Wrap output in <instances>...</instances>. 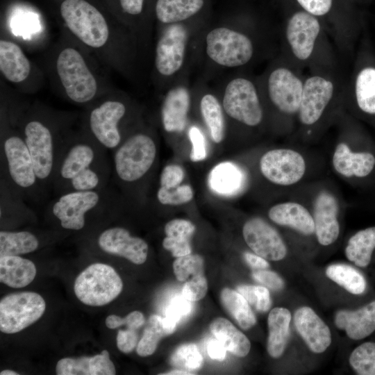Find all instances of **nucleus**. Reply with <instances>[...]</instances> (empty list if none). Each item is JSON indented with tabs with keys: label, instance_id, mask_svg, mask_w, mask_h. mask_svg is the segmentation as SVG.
<instances>
[{
	"label": "nucleus",
	"instance_id": "f257e3e1",
	"mask_svg": "<svg viewBox=\"0 0 375 375\" xmlns=\"http://www.w3.org/2000/svg\"><path fill=\"white\" fill-rule=\"evenodd\" d=\"M112 172L107 150L90 135L63 140L51 188L60 194L108 186Z\"/></svg>",
	"mask_w": 375,
	"mask_h": 375
},
{
	"label": "nucleus",
	"instance_id": "f03ea898",
	"mask_svg": "<svg viewBox=\"0 0 375 375\" xmlns=\"http://www.w3.org/2000/svg\"><path fill=\"white\" fill-rule=\"evenodd\" d=\"M158 156L154 137L146 131L128 134L113 151L112 173L117 185L128 196L140 200L143 185Z\"/></svg>",
	"mask_w": 375,
	"mask_h": 375
},
{
	"label": "nucleus",
	"instance_id": "7ed1b4c3",
	"mask_svg": "<svg viewBox=\"0 0 375 375\" xmlns=\"http://www.w3.org/2000/svg\"><path fill=\"white\" fill-rule=\"evenodd\" d=\"M254 53L250 38L227 25H217L199 31L194 59L201 58L218 70L235 69L247 64Z\"/></svg>",
	"mask_w": 375,
	"mask_h": 375
},
{
	"label": "nucleus",
	"instance_id": "20e7f679",
	"mask_svg": "<svg viewBox=\"0 0 375 375\" xmlns=\"http://www.w3.org/2000/svg\"><path fill=\"white\" fill-rule=\"evenodd\" d=\"M201 28L191 23L163 26L158 37L154 58L156 71L168 88L188 74L194 60L197 35Z\"/></svg>",
	"mask_w": 375,
	"mask_h": 375
},
{
	"label": "nucleus",
	"instance_id": "39448f33",
	"mask_svg": "<svg viewBox=\"0 0 375 375\" xmlns=\"http://www.w3.org/2000/svg\"><path fill=\"white\" fill-rule=\"evenodd\" d=\"M47 206V212L62 228L78 231L86 226L88 218L93 215L108 213L121 206V199L107 186L57 194Z\"/></svg>",
	"mask_w": 375,
	"mask_h": 375
},
{
	"label": "nucleus",
	"instance_id": "423d86ee",
	"mask_svg": "<svg viewBox=\"0 0 375 375\" xmlns=\"http://www.w3.org/2000/svg\"><path fill=\"white\" fill-rule=\"evenodd\" d=\"M0 153L1 178L24 199H39L44 190L38 178L33 158L22 135H3Z\"/></svg>",
	"mask_w": 375,
	"mask_h": 375
},
{
	"label": "nucleus",
	"instance_id": "0eeeda50",
	"mask_svg": "<svg viewBox=\"0 0 375 375\" xmlns=\"http://www.w3.org/2000/svg\"><path fill=\"white\" fill-rule=\"evenodd\" d=\"M216 92L226 120L255 128L260 126L264 112L257 88L252 81L236 76L226 78Z\"/></svg>",
	"mask_w": 375,
	"mask_h": 375
},
{
	"label": "nucleus",
	"instance_id": "6e6552de",
	"mask_svg": "<svg viewBox=\"0 0 375 375\" xmlns=\"http://www.w3.org/2000/svg\"><path fill=\"white\" fill-rule=\"evenodd\" d=\"M308 166L305 155L299 149L290 147L267 150L258 160L261 176L279 188H292L303 181Z\"/></svg>",
	"mask_w": 375,
	"mask_h": 375
},
{
	"label": "nucleus",
	"instance_id": "1a4fd4ad",
	"mask_svg": "<svg viewBox=\"0 0 375 375\" xmlns=\"http://www.w3.org/2000/svg\"><path fill=\"white\" fill-rule=\"evenodd\" d=\"M122 281L110 265L97 262L90 265L77 276L74 290L84 304L101 306L113 301L121 293Z\"/></svg>",
	"mask_w": 375,
	"mask_h": 375
},
{
	"label": "nucleus",
	"instance_id": "9d476101",
	"mask_svg": "<svg viewBox=\"0 0 375 375\" xmlns=\"http://www.w3.org/2000/svg\"><path fill=\"white\" fill-rule=\"evenodd\" d=\"M60 14L69 30L87 45L99 48L109 35L108 26L102 14L85 0H65Z\"/></svg>",
	"mask_w": 375,
	"mask_h": 375
},
{
	"label": "nucleus",
	"instance_id": "9b49d317",
	"mask_svg": "<svg viewBox=\"0 0 375 375\" xmlns=\"http://www.w3.org/2000/svg\"><path fill=\"white\" fill-rule=\"evenodd\" d=\"M57 72L68 97L76 103H87L95 96L97 81L81 53L66 48L57 59Z\"/></svg>",
	"mask_w": 375,
	"mask_h": 375
},
{
	"label": "nucleus",
	"instance_id": "f8f14e48",
	"mask_svg": "<svg viewBox=\"0 0 375 375\" xmlns=\"http://www.w3.org/2000/svg\"><path fill=\"white\" fill-rule=\"evenodd\" d=\"M45 309L44 299L36 292L8 294L0 301V330L8 334L19 332L38 321Z\"/></svg>",
	"mask_w": 375,
	"mask_h": 375
},
{
	"label": "nucleus",
	"instance_id": "ddd939ff",
	"mask_svg": "<svg viewBox=\"0 0 375 375\" xmlns=\"http://www.w3.org/2000/svg\"><path fill=\"white\" fill-rule=\"evenodd\" d=\"M126 114L127 107L124 102L103 101L89 115L90 135L103 149L113 151L126 138L120 125Z\"/></svg>",
	"mask_w": 375,
	"mask_h": 375
},
{
	"label": "nucleus",
	"instance_id": "4468645a",
	"mask_svg": "<svg viewBox=\"0 0 375 375\" xmlns=\"http://www.w3.org/2000/svg\"><path fill=\"white\" fill-rule=\"evenodd\" d=\"M311 212L315 222V234L322 246L333 244L340 232L339 214L341 201L333 188L322 187L313 193Z\"/></svg>",
	"mask_w": 375,
	"mask_h": 375
},
{
	"label": "nucleus",
	"instance_id": "2eb2a0df",
	"mask_svg": "<svg viewBox=\"0 0 375 375\" xmlns=\"http://www.w3.org/2000/svg\"><path fill=\"white\" fill-rule=\"evenodd\" d=\"M191 88L187 74L167 88L160 108L161 123L166 133L179 134L187 129L193 102Z\"/></svg>",
	"mask_w": 375,
	"mask_h": 375
},
{
	"label": "nucleus",
	"instance_id": "dca6fc26",
	"mask_svg": "<svg viewBox=\"0 0 375 375\" xmlns=\"http://www.w3.org/2000/svg\"><path fill=\"white\" fill-rule=\"evenodd\" d=\"M242 235L253 253L267 260H280L287 254V247L281 235L261 217L247 219L242 226Z\"/></svg>",
	"mask_w": 375,
	"mask_h": 375
},
{
	"label": "nucleus",
	"instance_id": "f3484780",
	"mask_svg": "<svg viewBox=\"0 0 375 375\" xmlns=\"http://www.w3.org/2000/svg\"><path fill=\"white\" fill-rule=\"evenodd\" d=\"M331 165L343 178H366L375 170V152L367 148H353L346 141H339L332 152Z\"/></svg>",
	"mask_w": 375,
	"mask_h": 375
},
{
	"label": "nucleus",
	"instance_id": "a211bd4d",
	"mask_svg": "<svg viewBox=\"0 0 375 375\" xmlns=\"http://www.w3.org/2000/svg\"><path fill=\"white\" fill-rule=\"evenodd\" d=\"M267 92L272 104L285 115L298 114L303 85L290 70L278 67L267 80Z\"/></svg>",
	"mask_w": 375,
	"mask_h": 375
},
{
	"label": "nucleus",
	"instance_id": "6ab92c4d",
	"mask_svg": "<svg viewBox=\"0 0 375 375\" xmlns=\"http://www.w3.org/2000/svg\"><path fill=\"white\" fill-rule=\"evenodd\" d=\"M97 244L103 252L123 257L136 265L143 264L149 253L145 240L133 236L127 229L120 226L102 231L97 238Z\"/></svg>",
	"mask_w": 375,
	"mask_h": 375
},
{
	"label": "nucleus",
	"instance_id": "aec40b11",
	"mask_svg": "<svg viewBox=\"0 0 375 375\" xmlns=\"http://www.w3.org/2000/svg\"><path fill=\"white\" fill-rule=\"evenodd\" d=\"M192 90L210 139L215 144H220L226 136L227 120L217 93L202 81L192 87Z\"/></svg>",
	"mask_w": 375,
	"mask_h": 375
},
{
	"label": "nucleus",
	"instance_id": "412c9836",
	"mask_svg": "<svg viewBox=\"0 0 375 375\" xmlns=\"http://www.w3.org/2000/svg\"><path fill=\"white\" fill-rule=\"evenodd\" d=\"M333 83L321 76L308 78L303 88L298 117L301 124L310 126L323 115L333 95Z\"/></svg>",
	"mask_w": 375,
	"mask_h": 375
},
{
	"label": "nucleus",
	"instance_id": "4be33fe9",
	"mask_svg": "<svg viewBox=\"0 0 375 375\" xmlns=\"http://www.w3.org/2000/svg\"><path fill=\"white\" fill-rule=\"evenodd\" d=\"M320 25L314 15L307 12H298L290 19L286 37L294 56L306 60L311 55Z\"/></svg>",
	"mask_w": 375,
	"mask_h": 375
},
{
	"label": "nucleus",
	"instance_id": "5701e85b",
	"mask_svg": "<svg viewBox=\"0 0 375 375\" xmlns=\"http://www.w3.org/2000/svg\"><path fill=\"white\" fill-rule=\"evenodd\" d=\"M306 206L299 201L287 200L272 205L267 215L279 226L290 228L304 235H311L315 234V222Z\"/></svg>",
	"mask_w": 375,
	"mask_h": 375
},
{
	"label": "nucleus",
	"instance_id": "b1692460",
	"mask_svg": "<svg viewBox=\"0 0 375 375\" xmlns=\"http://www.w3.org/2000/svg\"><path fill=\"white\" fill-rule=\"evenodd\" d=\"M294 322L298 333L311 351L320 353L330 346V329L312 308L303 306L297 309Z\"/></svg>",
	"mask_w": 375,
	"mask_h": 375
},
{
	"label": "nucleus",
	"instance_id": "393cba45",
	"mask_svg": "<svg viewBox=\"0 0 375 375\" xmlns=\"http://www.w3.org/2000/svg\"><path fill=\"white\" fill-rule=\"evenodd\" d=\"M58 375H113L115 365L109 353L103 350L94 356L77 358H64L59 360L56 368Z\"/></svg>",
	"mask_w": 375,
	"mask_h": 375
},
{
	"label": "nucleus",
	"instance_id": "a878e982",
	"mask_svg": "<svg viewBox=\"0 0 375 375\" xmlns=\"http://www.w3.org/2000/svg\"><path fill=\"white\" fill-rule=\"evenodd\" d=\"M335 323L352 340H361L369 336L375 331V301L356 310L338 311Z\"/></svg>",
	"mask_w": 375,
	"mask_h": 375
},
{
	"label": "nucleus",
	"instance_id": "bb28decb",
	"mask_svg": "<svg viewBox=\"0 0 375 375\" xmlns=\"http://www.w3.org/2000/svg\"><path fill=\"white\" fill-rule=\"evenodd\" d=\"M204 3V0H157L156 16L162 26L190 22Z\"/></svg>",
	"mask_w": 375,
	"mask_h": 375
},
{
	"label": "nucleus",
	"instance_id": "cd10ccee",
	"mask_svg": "<svg viewBox=\"0 0 375 375\" xmlns=\"http://www.w3.org/2000/svg\"><path fill=\"white\" fill-rule=\"evenodd\" d=\"M36 275L35 264L19 256L0 257V281L13 288H21L30 284Z\"/></svg>",
	"mask_w": 375,
	"mask_h": 375
},
{
	"label": "nucleus",
	"instance_id": "c85d7f7f",
	"mask_svg": "<svg viewBox=\"0 0 375 375\" xmlns=\"http://www.w3.org/2000/svg\"><path fill=\"white\" fill-rule=\"evenodd\" d=\"M0 69L8 81L19 83L29 75L31 65L17 44L3 40L0 41Z\"/></svg>",
	"mask_w": 375,
	"mask_h": 375
},
{
	"label": "nucleus",
	"instance_id": "c756f323",
	"mask_svg": "<svg viewBox=\"0 0 375 375\" xmlns=\"http://www.w3.org/2000/svg\"><path fill=\"white\" fill-rule=\"evenodd\" d=\"M291 313L285 308H273L267 319L269 335L267 349L269 356L274 358L281 357L287 346L289 334Z\"/></svg>",
	"mask_w": 375,
	"mask_h": 375
},
{
	"label": "nucleus",
	"instance_id": "7c9ffc66",
	"mask_svg": "<svg viewBox=\"0 0 375 375\" xmlns=\"http://www.w3.org/2000/svg\"><path fill=\"white\" fill-rule=\"evenodd\" d=\"M194 224L185 219H174L165 225V237L162 247L178 258L192 253L190 240L195 231Z\"/></svg>",
	"mask_w": 375,
	"mask_h": 375
},
{
	"label": "nucleus",
	"instance_id": "2f4dec72",
	"mask_svg": "<svg viewBox=\"0 0 375 375\" xmlns=\"http://www.w3.org/2000/svg\"><path fill=\"white\" fill-rule=\"evenodd\" d=\"M245 177L242 169L235 164L224 162L211 170L208 183L210 188L222 195H233L242 189Z\"/></svg>",
	"mask_w": 375,
	"mask_h": 375
},
{
	"label": "nucleus",
	"instance_id": "473e14b6",
	"mask_svg": "<svg viewBox=\"0 0 375 375\" xmlns=\"http://www.w3.org/2000/svg\"><path fill=\"white\" fill-rule=\"evenodd\" d=\"M210 330L233 355L244 357L249 353L251 349L249 340L228 319L223 317L215 319L210 324Z\"/></svg>",
	"mask_w": 375,
	"mask_h": 375
},
{
	"label": "nucleus",
	"instance_id": "72a5a7b5",
	"mask_svg": "<svg viewBox=\"0 0 375 375\" xmlns=\"http://www.w3.org/2000/svg\"><path fill=\"white\" fill-rule=\"evenodd\" d=\"M375 249V226L368 227L356 232L348 240L345 255L356 265L365 267L371 262Z\"/></svg>",
	"mask_w": 375,
	"mask_h": 375
},
{
	"label": "nucleus",
	"instance_id": "f704fd0d",
	"mask_svg": "<svg viewBox=\"0 0 375 375\" xmlns=\"http://www.w3.org/2000/svg\"><path fill=\"white\" fill-rule=\"evenodd\" d=\"M40 246L38 237L27 231L0 232V257L32 253Z\"/></svg>",
	"mask_w": 375,
	"mask_h": 375
},
{
	"label": "nucleus",
	"instance_id": "c9c22d12",
	"mask_svg": "<svg viewBox=\"0 0 375 375\" xmlns=\"http://www.w3.org/2000/svg\"><path fill=\"white\" fill-rule=\"evenodd\" d=\"M220 299L225 309L242 329H249L256 324V318L249 303L239 292L224 288Z\"/></svg>",
	"mask_w": 375,
	"mask_h": 375
},
{
	"label": "nucleus",
	"instance_id": "e433bc0d",
	"mask_svg": "<svg viewBox=\"0 0 375 375\" xmlns=\"http://www.w3.org/2000/svg\"><path fill=\"white\" fill-rule=\"evenodd\" d=\"M326 274L331 280L353 294H361L366 289L365 277L357 269L348 265H331L327 267Z\"/></svg>",
	"mask_w": 375,
	"mask_h": 375
},
{
	"label": "nucleus",
	"instance_id": "4c0bfd02",
	"mask_svg": "<svg viewBox=\"0 0 375 375\" xmlns=\"http://www.w3.org/2000/svg\"><path fill=\"white\" fill-rule=\"evenodd\" d=\"M356 98L358 106L362 112L375 115V68L367 67L358 74Z\"/></svg>",
	"mask_w": 375,
	"mask_h": 375
},
{
	"label": "nucleus",
	"instance_id": "58836bf2",
	"mask_svg": "<svg viewBox=\"0 0 375 375\" xmlns=\"http://www.w3.org/2000/svg\"><path fill=\"white\" fill-rule=\"evenodd\" d=\"M168 335L170 333L165 326L163 318L157 315H151L149 318L143 335L138 343V354L143 357L153 354L160 339Z\"/></svg>",
	"mask_w": 375,
	"mask_h": 375
},
{
	"label": "nucleus",
	"instance_id": "ea45409f",
	"mask_svg": "<svg viewBox=\"0 0 375 375\" xmlns=\"http://www.w3.org/2000/svg\"><path fill=\"white\" fill-rule=\"evenodd\" d=\"M349 363L359 375H375V342H367L351 353Z\"/></svg>",
	"mask_w": 375,
	"mask_h": 375
},
{
	"label": "nucleus",
	"instance_id": "a19ab883",
	"mask_svg": "<svg viewBox=\"0 0 375 375\" xmlns=\"http://www.w3.org/2000/svg\"><path fill=\"white\" fill-rule=\"evenodd\" d=\"M170 362L183 370H196L202 366L203 357L194 344H184L175 350Z\"/></svg>",
	"mask_w": 375,
	"mask_h": 375
},
{
	"label": "nucleus",
	"instance_id": "79ce46f5",
	"mask_svg": "<svg viewBox=\"0 0 375 375\" xmlns=\"http://www.w3.org/2000/svg\"><path fill=\"white\" fill-rule=\"evenodd\" d=\"M173 270L178 281H188L190 276L203 274V259L192 253L178 257L173 262Z\"/></svg>",
	"mask_w": 375,
	"mask_h": 375
},
{
	"label": "nucleus",
	"instance_id": "37998d69",
	"mask_svg": "<svg viewBox=\"0 0 375 375\" xmlns=\"http://www.w3.org/2000/svg\"><path fill=\"white\" fill-rule=\"evenodd\" d=\"M194 190L187 184L180 185L173 188L158 187L156 199L159 203L164 206H180L192 200Z\"/></svg>",
	"mask_w": 375,
	"mask_h": 375
},
{
	"label": "nucleus",
	"instance_id": "c03bdc74",
	"mask_svg": "<svg viewBox=\"0 0 375 375\" xmlns=\"http://www.w3.org/2000/svg\"><path fill=\"white\" fill-rule=\"evenodd\" d=\"M237 291L259 312H266L271 307L269 292L263 286L241 285L238 286Z\"/></svg>",
	"mask_w": 375,
	"mask_h": 375
},
{
	"label": "nucleus",
	"instance_id": "a18cd8bd",
	"mask_svg": "<svg viewBox=\"0 0 375 375\" xmlns=\"http://www.w3.org/2000/svg\"><path fill=\"white\" fill-rule=\"evenodd\" d=\"M190 301L183 295L176 296L170 301L169 305L166 308L165 317H163L165 324L169 328L175 331L177 324L182 317L186 316L190 312L192 306Z\"/></svg>",
	"mask_w": 375,
	"mask_h": 375
},
{
	"label": "nucleus",
	"instance_id": "49530a36",
	"mask_svg": "<svg viewBox=\"0 0 375 375\" xmlns=\"http://www.w3.org/2000/svg\"><path fill=\"white\" fill-rule=\"evenodd\" d=\"M188 135L192 144L190 160L192 162L203 160L207 156L206 142L201 129L197 125H192L188 128Z\"/></svg>",
	"mask_w": 375,
	"mask_h": 375
},
{
	"label": "nucleus",
	"instance_id": "de8ad7c7",
	"mask_svg": "<svg viewBox=\"0 0 375 375\" xmlns=\"http://www.w3.org/2000/svg\"><path fill=\"white\" fill-rule=\"evenodd\" d=\"M208 291V283L204 274L191 277L184 284L182 295L190 301H196L203 299Z\"/></svg>",
	"mask_w": 375,
	"mask_h": 375
},
{
	"label": "nucleus",
	"instance_id": "09e8293b",
	"mask_svg": "<svg viewBox=\"0 0 375 375\" xmlns=\"http://www.w3.org/2000/svg\"><path fill=\"white\" fill-rule=\"evenodd\" d=\"M143 314L140 311H133L125 317L122 318L115 315H110L106 319V325L108 328L114 329L120 326L126 325L127 328L136 330L144 324Z\"/></svg>",
	"mask_w": 375,
	"mask_h": 375
},
{
	"label": "nucleus",
	"instance_id": "8fccbe9b",
	"mask_svg": "<svg viewBox=\"0 0 375 375\" xmlns=\"http://www.w3.org/2000/svg\"><path fill=\"white\" fill-rule=\"evenodd\" d=\"M185 178L183 169L178 165H167L159 177V187L173 188L181 185Z\"/></svg>",
	"mask_w": 375,
	"mask_h": 375
},
{
	"label": "nucleus",
	"instance_id": "3c124183",
	"mask_svg": "<svg viewBox=\"0 0 375 375\" xmlns=\"http://www.w3.org/2000/svg\"><path fill=\"white\" fill-rule=\"evenodd\" d=\"M252 276L258 283L275 290H281L284 285L282 278L275 272L262 269L255 272Z\"/></svg>",
	"mask_w": 375,
	"mask_h": 375
},
{
	"label": "nucleus",
	"instance_id": "603ef678",
	"mask_svg": "<svg viewBox=\"0 0 375 375\" xmlns=\"http://www.w3.org/2000/svg\"><path fill=\"white\" fill-rule=\"evenodd\" d=\"M138 344V335L135 330L127 328L119 330L117 335V345L119 351L124 353L131 352Z\"/></svg>",
	"mask_w": 375,
	"mask_h": 375
},
{
	"label": "nucleus",
	"instance_id": "864d4df0",
	"mask_svg": "<svg viewBox=\"0 0 375 375\" xmlns=\"http://www.w3.org/2000/svg\"><path fill=\"white\" fill-rule=\"evenodd\" d=\"M305 10L316 16L326 14L331 10L332 0H297Z\"/></svg>",
	"mask_w": 375,
	"mask_h": 375
},
{
	"label": "nucleus",
	"instance_id": "5fc2aeb1",
	"mask_svg": "<svg viewBox=\"0 0 375 375\" xmlns=\"http://www.w3.org/2000/svg\"><path fill=\"white\" fill-rule=\"evenodd\" d=\"M207 352L212 359L220 361L224 360L226 354V349L216 338L211 339L208 341L207 344Z\"/></svg>",
	"mask_w": 375,
	"mask_h": 375
},
{
	"label": "nucleus",
	"instance_id": "6e6d98bb",
	"mask_svg": "<svg viewBox=\"0 0 375 375\" xmlns=\"http://www.w3.org/2000/svg\"><path fill=\"white\" fill-rule=\"evenodd\" d=\"M120 5L126 13L138 15L142 12L144 0H119Z\"/></svg>",
	"mask_w": 375,
	"mask_h": 375
},
{
	"label": "nucleus",
	"instance_id": "4d7b16f0",
	"mask_svg": "<svg viewBox=\"0 0 375 375\" xmlns=\"http://www.w3.org/2000/svg\"><path fill=\"white\" fill-rule=\"evenodd\" d=\"M244 258L248 265L254 269H265L269 266L266 259L256 253L245 252Z\"/></svg>",
	"mask_w": 375,
	"mask_h": 375
},
{
	"label": "nucleus",
	"instance_id": "13d9d810",
	"mask_svg": "<svg viewBox=\"0 0 375 375\" xmlns=\"http://www.w3.org/2000/svg\"><path fill=\"white\" fill-rule=\"evenodd\" d=\"M160 374H164V375L187 374V375H189V374H192V373H189L188 371L183 370V369H174V370L168 372L167 373H163Z\"/></svg>",
	"mask_w": 375,
	"mask_h": 375
},
{
	"label": "nucleus",
	"instance_id": "bf43d9fd",
	"mask_svg": "<svg viewBox=\"0 0 375 375\" xmlns=\"http://www.w3.org/2000/svg\"><path fill=\"white\" fill-rule=\"evenodd\" d=\"M1 375H18L19 374L13 370L5 369L1 372Z\"/></svg>",
	"mask_w": 375,
	"mask_h": 375
}]
</instances>
